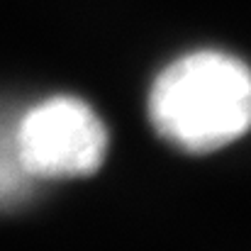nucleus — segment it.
<instances>
[{"label":"nucleus","instance_id":"nucleus-2","mask_svg":"<svg viewBox=\"0 0 251 251\" xmlns=\"http://www.w3.org/2000/svg\"><path fill=\"white\" fill-rule=\"evenodd\" d=\"M17 151L34 180L76 178L98 171L107 154V129L76 98H51L17 120Z\"/></svg>","mask_w":251,"mask_h":251},{"label":"nucleus","instance_id":"nucleus-1","mask_svg":"<svg viewBox=\"0 0 251 251\" xmlns=\"http://www.w3.org/2000/svg\"><path fill=\"white\" fill-rule=\"evenodd\" d=\"M151 122L161 137L188 151H215L251 127V71L222 51L178 59L154 81Z\"/></svg>","mask_w":251,"mask_h":251},{"label":"nucleus","instance_id":"nucleus-3","mask_svg":"<svg viewBox=\"0 0 251 251\" xmlns=\"http://www.w3.org/2000/svg\"><path fill=\"white\" fill-rule=\"evenodd\" d=\"M17 120H2L0 117V207H12L22 198L29 195L34 178L27 173V168L17 151Z\"/></svg>","mask_w":251,"mask_h":251}]
</instances>
